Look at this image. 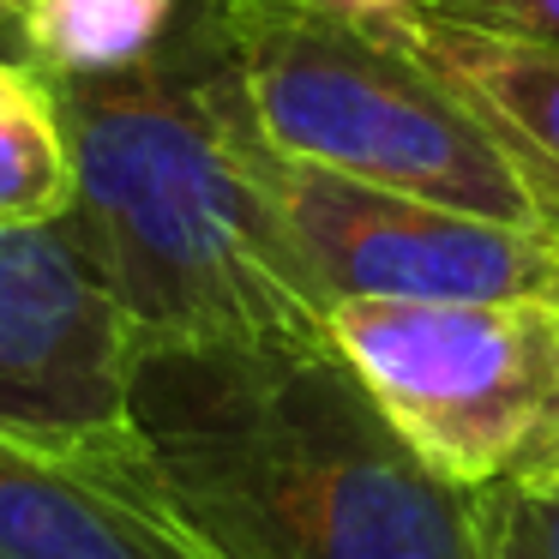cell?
<instances>
[{
	"mask_svg": "<svg viewBox=\"0 0 559 559\" xmlns=\"http://www.w3.org/2000/svg\"><path fill=\"white\" fill-rule=\"evenodd\" d=\"M133 331L73 223L0 229V433L91 451L127 427Z\"/></svg>",
	"mask_w": 559,
	"mask_h": 559,
	"instance_id": "cell-6",
	"label": "cell"
},
{
	"mask_svg": "<svg viewBox=\"0 0 559 559\" xmlns=\"http://www.w3.org/2000/svg\"><path fill=\"white\" fill-rule=\"evenodd\" d=\"M379 25L463 97V109L487 127L499 157L535 199L542 229L559 241V49L481 31L469 19L439 13V7L391 13Z\"/></svg>",
	"mask_w": 559,
	"mask_h": 559,
	"instance_id": "cell-7",
	"label": "cell"
},
{
	"mask_svg": "<svg viewBox=\"0 0 559 559\" xmlns=\"http://www.w3.org/2000/svg\"><path fill=\"white\" fill-rule=\"evenodd\" d=\"M217 13L271 151L409 199L542 229L535 199L487 127L379 19H343L313 0H217Z\"/></svg>",
	"mask_w": 559,
	"mask_h": 559,
	"instance_id": "cell-3",
	"label": "cell"
},
{
	"mask_svg": "<svg viewBox=\"0 0 559 559\" xmlns=\"http://www.w3.org/2000/svg\"><path fill=\"white\" fill-rule=\"evenodd\" d=\"M193 0H25L19 7V61L49 85L121 79L157 61L181 37Z\"/></svg>",
	"mask_w": 559,
	"mask_h": 559,
	"instance_id": "cell-9",
	"label": "cell"
},
{
	"mask_svg": "<svg viewBox=\"0 0 559 559\" xmlns=\"http://www.w3.org/2000/svg\"><path fill=\"white\" fill-rule=\"evenodd\" d=\"M73 463L199 559H487L337 343H133L127 427Z\"/></svg>",
	"mask_w": 559,
	"mask_h": 559,
	"instance_id": "cell-1",
	"label": "cell"
},
{
	"mask_svg": "<svg viewBox=\"0 0 559 559\" xmlns=\"http://www.w3.org/2000/svg\"><path fill=\"white\" fill-rule=\"evenodd\" d=\"M73 145V223L133 343H319L313 289L271 187L217 0L121 79L55 85Z\"/></svg>",
	"mask_w": 559,
	"mask_h": 559,
	"instance_id": "cell-2",
	"label": "cell"
},
{
	"mask_svg": "<svg viewBox=\"0 0 559 559\" xmlns=\"http://www.w3.org/2000/svg\"><path fill=\"white\" fill-rule=\"evenodd\" d=\"M73 211V145L55 85L19 55H0V229L61 223Z\"/></svg>",
	"mask_w": 559,
	"mask_h": 559,
	"instance_id": "cell-10",
	"label": "cell"
},
{
	"mask_svg": "<svg viewBox=\"0 0 559 559\" xmlns=\"http://www.w3.org/2000/svg\"><path fill=\"white\" fill-rule=\"evenodd\" d=\"M325 325L439 481L493 493L559 475V295L337 301Z\"/></svg>",
	"mask_w": 559,
	"mask_h": 559,
	"instance_id": "cell-4",
	"label": "cell"
},
{
	"mask_svg": "<svg viewBox=\"0 0 559 559\" xmlns=\"http://www.w3.org/2000/svg\"><path fill=\"white\" fill-rule=\"evenodd\" d=\"M487 559H559V475L481 493Z\"/></svg>",
	"mask_w": 559,
	"mask_h": 559,
	"instance_id": "cell-11",
	"label": "cell"
},
{
	"mask_svg": "<svg viewBox=\"0 0 559 559\" xmlns=\"http://www.w3.org/2000/svg\"><path fill=\"white\" fill-rule=\"evenodd\" d=\"M325 13H343V19H391V13H415L427 0H313Z\"/></svg>",
	"mask_w": 559,
	"mask_h": 559,
	"instance_id": "cell-13",
	"label": "cell"
},
{
	"mask_svg": "<svg viewBox=\"0 0 559 559\" xmlns=\"http://www.w3.org/2000/svg\"><path fill=\"white\" fill-rule=\"evenodd\" d=\"M451 19H469L481 31H506L523 43H554L559 49V0H427Z\"/></svg>",
	"mask_w": 559,
	"mask_h": 559,
	"instance_id": "cell-12",
	"label": "cell"
},
{
	"mask_svg": "<svg viewBox=\"0 0 559 559\" xmlns=\"http://www.w3.org/2000/svg\"><path fill=\"white\" fill-rule=\"evenodd\" d=\"M277 211L325 307L337 301H530L559 295V241L271 157Z\"/></svg>",
	"mask_w": 559,
	"mask_h": 559,
	"instance_id": "cell-5",
	"label": "cell"
},
{
	"mask_svg": "<svg viewBox=\"0 0 559 559\" xmlns=\"http://www.w3.org/2000/svg\"><path fill=\"white\" fill-rule=\"evenodd\" d=\"M19 7L25 0H0V55H19Z\"/></svg>",
	"mask_w": 559,
	"mask_h": 559,
	"instance_id": "cell-14",
	"label": "cell"
},
{
	"mask_svg": "<svg viewBox=\"0 0 559 559\" xmlns=\"http://www.w3.org/2000/svg\"><path fill=\"white\" fill-rule=\"evenodd\" d=\"M0 559H199L181 535L103 493L67 451L0 433Z\"/></svg>",
	"mask_w": 559,
	"mask_h": 559,
	"instance_id": "cell-8",
	"label": "cell"
}]
</instances>
